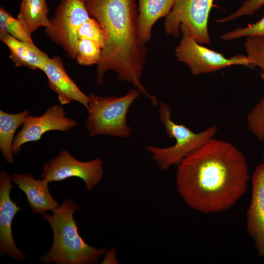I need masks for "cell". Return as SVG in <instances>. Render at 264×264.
<instances>
[{"instance_id": "18", "label": "cell", "mask_w": 264, "mask_h": 264, "mask_svg": "<svg viewBox=\"0 0 264 264\" xmlns=\"http://www.w3.org/2000/svg\"><path fill=\"white\" fill-rule=\"evenodd\" d=\"M48 12L46 0H22L18 18L31 35L39 27L50 25Z\"/></svg>"}, {"instance_id": "15", "label": "cell", "mask_w": 264, "mask_h": 264, "mask_svg": "<svg viewBox=\"0 0 264 264\" xmlns=\"http://www.w3.org/2000/svg\"><path fill=\"white\" fill-rule=\"evenodd\" d=\"M0 38L8 47L9 57L16 66L43 71L49 57L34 43L21 41L2 31H0Z\"/></svg>"}, {"instance_id": "24", "label": "cell", "mask_w": 264, "mask_h": 264, "mask_svg": "<svg viewBox=\"0 0 264 264\" xmlns=\"http://www.w3.org/2000/svg\"><path fill=\"white\" fill-rule=\"evenodd\" d=\"M257 37L264 38V16L258 22L246 27H241L221 35V39L225 41L242 37Z\"/></svg>"}, {"instance_id": "12", "label": "cell", "mask_w": 264, "mask_h": 264, "mask_svg": "<svg viewBox=\"0 0 264 264\" xmlns=\"http://www.w3.org/2000/svg\"><path fill=\"white\" fill-rule=\"evenodd\" d=\"M252 197L246 212V227L255 242L258 255L264 256V163L252 174Z\"/></svg>"}, {"instance_id": "4", "label": "cell", "mask_w": 264, "mask_h": 264, "mask_svg": "<svg viewBox=\"0 0 264 264\" xmlns=\"http://www.w3.org/2000/svg\"><path fill=\"white\" fill-rule=\"evenodd\" d=\"M141 94L136 88L129 90L122 96L103 97L91 93L85 122L89 136L128 137L132 128L127 123V114Z\"/></svg>"}, {"instance_id": "16", "label": "cell", "mask_w": 264, "mask_h": 264, "mask_svg": "<svg viewBox=\"0 0 264 264\" xmlns=\"http://www.w3.org/2000/svg\"><path fill=\"white\" fill-rule=\"evenodd\" d=\"M138 30L140 41L144 44L151 38L154 24L166 17L172 9L176 0H137Z\"/></svg>"}, {"instance_id": "19", "label": "cell", "mask_w": 264, "mask_h": 264, "mask_svg": "<svg viewBox=\"0 0 264 264\" xmlns=\"http://www.w3.org/2000/svg\"><path fill=\"white\" fill-rule=\"evenodd\" d=\"M0 31L7 33L21 41L34 43L22 22L2 7L0 9Z\"/></svg>"}, {"instance_id": "13", "label": "cell", "mask_w": 264, "mask_h": 264, "mask_svg": "<svg viewBox=\"0 0 264 264\" xmlns=\"http://www.w3.org/2000/svg\"><path fill=\"white\" fill-rule=\"evenodd\" d=\"M43 71L47 77L49 87L57 94L61 105L74 101L88 108L89 96L82 92L67 75L59 57L49 58Z\"/></svg>"}, {"instance_id": "10", "label": "cell", "mask_w": 264, "mask_h": 264, "mask_svg": "<svg viewBox=\"0 0 264 264\" xmlns=\"http://www.w3.org/2000/svg\"><path fill=\"white\" fill-rule=\"evenodd\" d=\"M77 125L75 120L66 116L64 109L61 105H54L48 108L40 116L29 114L22 124V129L15 137L13 153L18 154L23 144L40 140L46 132L68 131Z\"/></svg>"}, {"instance_id": "11", "label": "cell", "mask_w": 264, "mask_h": 264, "mask_svg": "<svg viewBox=\"0 0 264 264\" xmlns=\"http://www.w3.org/2000/svg\"><path fill=\"white\" fill-rule=\"evenodd\" d=\"M12 177L2 170L0 173V253L16 260L26 257L16 245L12 234V224L16 213L22 207L11 198Z\"/></svg>"}, {"instance_id": "21", "label": "cell", "mask_w": 264, "mask_h": 264, "mask_svg": "<svg viewBox=\"0 0 264 264\" xmlns=\"http://www.w3.org/2000/svg\"><path fill=\"white\" fill-rule=\"evenodd\" d=\"M264 83V75L260 74ZM248 129L259 141H264V96L247 115Z\"/></svg>"}, {"instance_id": "22", "label": "cell", "mask_w": 264, "mask_h": 264, "mask_svg": "<svg viewBox=\"0 0 264 264\" xmlns=\"http://www.w3.org/2000/svg\"><path fill=\"white\" fill-rule=\"evenodd\" d=\"M246 56L254 67L258 66L264 75V38L257 37H246L244 43Z\"/></svg>"}, {"instance_id": "5", "label": "cell", "mask_w": 264, "mask_h": 264, "mask_svg": "<svg viewBox=\"0 0 264 264\" xmlns=\"http://www.w3.org/2000/svg\"><path fill=\"white\" fill-rule=\"evenodd\" d=\"M159 106L160 120L168 136L174 139L175 143L169 147L150 145L146 149L159 169L164 171L173 165H177L192 152L214 138L218 129L217 125H214L202 132H195L184 125L173 121L172 109L168 105L160 102Z\"/></svg>"}, {"instance_id": "1", "label": "cell", "mask_w": 264, "mask_h": 264, "mask_svg": "<svg viewBox=\"0 0 264 264\" xmlns=\"http://www.w3.org/2000/svg\"><path fill=\"white\" fill-rule=\"evenodd\" d=\"M249 179L243 153L230 142L214 138L177 165V192L190 208L205 214L226 211L245 194Z\"/></svg>"}, {"instance_id": "2", "label": "cell", "mask_w": 264, "mask_h": 264, "mask_svg": "<svg viewBox=\"0 0 264 264\" xmlns=\"http://www.w3.org/2000/svg\"><path fill=\"white\" fill-rule=\"evenodd\" d=\"M89 13L99 23L106 38L97 66L96 81L101 85L109 70L116 72L119 81L131 83L155 106L141 83L147 48L140 40L138 10L135 0H85Z\"/></svg>"}, {"instance_id": "6", "label": "cell", "mask_w": 264, "mask_h": 264, "mask_svg": "<svg viewBox=\"0 0 264 264\" xmlns=\"http://www.w3.org/2000/svg\"><path fill=\"white\" fill-rule=\"evenodd\" d=\"M214 0H176L166 17L165 30L175 37L180 33L189 35L198 43H211L208 22Z\"/></svg>"}, {"instance_id": "28", "label": "cell", "mask_w": 264, "mask_h": 264, "mask_svg": "<svg viewBox=\"0 0 264 264\" xmlns=\"http://www.w3.org/2000/svg\"><path fill=\"white\" fill-rule=\"evenodd\" d=\"M82 0L84 1L85 0Z\"/></svg>"}, {"instance_id": "14", "label": "cell", "mask_w": 264, "mask_h": 264, "mask_svg": "<svg viewBox=\"0 0 264 264\" xmlns=\"http://www.w3.org/2000/svg\"><path fill=\"white\" fill-rule=\"evenodd\" d=\"M12 181L27 198V201L34 214H44L47 211H53L59 206L58 202L51 195L49 182L45 179H36L28 174L13 173Z\"/></svg>"}, {"instance_id": "23", "label": "cell", "mask_w": 264, "mask_h": 264, "mask_svg": "<svg viewBox=\"0 0 264 264\" xmlns=\"http://www.w3.org/2000/svg\"><path fill=\"white\" fill-rule=\"evenodd\" d=\"M79 39H88L97 43L103 49L106 44L105 32L98 22L93 17L89 18L80 27Z\"/></svg>"}, {"instance_id": "8", "label": "cell", "mask_w": 264, "mask_h": 264, "mask_svg": "<svg viewBox=\"0 0 264 264\" xmlns=\"http://www.w3.org/2000/svg\"><path fill=\"white\" fill-rule=\"evenodd\" d=\"M82 0H63L57 7L54 17L50 20L46 33L61 46L71 58H75L78 32L90 17Z\"/></svg>"}, {"instance_id": "17", "label": "cell", "mask_w": 264, "mask_h": 264, "mask_svg": "<svg viewBox=\"0 0 264 264\" xmlns=\"http://www.w3.org/2000/svg\"><path fill=\"white\" fill-rule=\"evenodd\" d=\"M29 114L28 110L15 114L0 110V150L9 163H12L14 160L12 146L15 133Z\"/></svg>"}, {"instance_id": "9", "label": "cell", "mask_w": 264, "mask_h": 264, "mask_svg": "<svg viewBox=\"0 0 264 264\" xmlns=\"http://www.w3.org/2000/svg\"><path fill=\"white\" fill-rule=\"evenodd\" d=\"M103 172V162L101 159L80 161L64 149L44 164L40 178L49 183L77 177L84 181L87 190L90 191L102 180Z\"/></svg>"}, {"instance_id": "27", "label": "cell", "mask_w": 264, "mask_h": 264, "mask_svg": "<svg viewBox=\"0 0 264 264\" xmlns=\"http://www.w3.org/2000/svg\"><path fill=\"white\" fill-rule=\"evenodd\" d=\"M262 158H263V162L264 163V152L263 153V155H262Z\"/></svg>"}, {"instance_id": "26", "label": "cell", "mask_w": 264, "mask_h": 264, "mask_svg": "<svg viewBox=\"0 0 264 264\" xmlns=\"http://www.w3.org/2000/svg\"><path fill=\"white\" fill-rule=\"evenodd\" d=\"M101 264H117L118 261L117 258L116 251L114 248H111L109 250H106L104 258Z\"/></svg>"}, {"instance_id": "25", "label": "cell", "mask_w": 264, "mask_h": 264, "mask_svg": "<svg viewBox=\"0 0 264 264\" xmlns=\"http://www.w3.org/2000/svg\"><path fill=\"white\" fill-rule=\"evenodd\" d=\"M264 5V0H247L243 2L242 6L231 15L218 20V23H224L230 22L243 16H249L257 11Z\"/></svg>"}, {"instance_id": "3", "label": "cell", "mask_w": 264, "mask_h": 264, "mask_svg": "<svg viewBox=\"0 0 264 264\" xmlns=\"http://www.w3.org/2000/svg\"><path fill=\"white\" fill-rule=\"evenodd\" d=\"M79 208L67 198L52 211L44 213L43 218L50 224L53 233L52 245L40 258L45 264H95L104 255L106 249L96 248L88 244L79 235L73 214Z\"/></svg>"}, {"instance_id": "7", "label": "cell", "mask_w": 264, "mask_h": 264, "mask_svg": "<svg viewBox=\"0 0 264 264\" xmlns=\"http://www.w3.org/2000/svg\"><path fill=\"white\" fill-rule=\"evenodd\" d=\"M182 34L175 49V55L179 61L189 67L193 75L211 73L234 65L254 67L246 55L239 54L226 58L223 54L198 43L189 35Z\"/></svg>"}, {"instance_id": "20", "label": "cell", "mask_w": 264, "mask_h": 264, "mask_svg": "<svg viewBox=\"0 0 264 264\" xmlns=\"http://www.w3.org/2000/svg\"><path fill=\"white\" fill-rule=\"evenodd\" d=\"M102 48L96 42L88 39H79L77 44L76 59L80 65L89 66L98 64L102 55Z\"/></svg>"}]
</instances>
